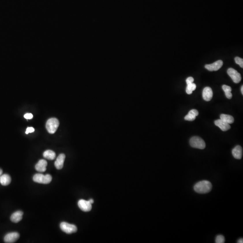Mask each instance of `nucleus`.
I'll return each instance as SVG.
<instances>
[{
    "label": "nucleus",
    "mask_w": 243,
    "mask_h": 243,
    "mask_svg": "<svg viewBox=\"0 0 243 243\" xmlns=\"http://www.w3.org/2000/svg\"><path fill=\"white\" fill-rule=\"evenodd\" d=\"M212 189V183L207 180H203L197 182L194 187L195 191L200 194H207L210 192Z\"/></svg>",
    "instance_id": "nucleus-1"
},
{
    "label": "nucleus",
    "mask_w": 243,
    "mask_h": 243,
    "mask_svg": "<svg viewBox=\"0 0 243 243\" xmlns=\"http://www.w3.org/2000/svg\"><path fill=\"white\" fill-rule=\"evenodd\" d=\"M59 125V121L57 119L51 118L47 120L46 127L49 133L54 134L57 130Z\"/></svg>",
    "instance_id": "nucleus-2"
},
{
    "label": "nucleus",
    "mask_w": 243,
    "mask_h": 243,
    "mask_svg": "<svg viewBox=\"0 0 243 243\" xmlns=\"http://www.w3.org/2000/svg\"><path fill=\"white\" fill-rule=\"evenodd\" d=\"M52 177L50 174L44 175L42 174L38 173L36 174L33 177L34 182L40 184H49L52 181Z\"/></svg>",
    "instance_id": "nucleus-3"
},
{
    "label": "nucleus",
    "mask_w": 243,
    "mask_h": 243,
    "mask_svg": "<svg viewBox=\"0 0 243 243\" xmlns=\"http://www.w3.org/2000/svg\"><path fill=\"white\" fill-rule=\"evenodd\" d=\"M190 146L193 148L204 149L205 148L206 144L204 141L199 137H193L190 141Z\"/></svg>",
    "instance_id": "nucleus-4"
},
{
    "label": "nucleus",
    "mask_w": 243,
    "mask_h": 243,
    "mask_svg": "<svg viewBox=\"0 0 243 243\" xmlns=\"http://www.w3.org/2000/svg\"><path fill=\"white\" fill-rule=\"evenodd\" d=\"M61 230L68 234H71L77 232V227L75 225L68 223L66 222H62L60 224Z\"/></svg>",
    "instance_id": "nucleus-5"
},
{
    "label": "nucleus",
    "mask_w": 243,
    "mask_h": 243,
    "mask_svg": "<svg viewBox=\"0 0 243 243\" xmlns=\"http://www.w3.org/2000/svg\"><path fill=\"white\" fill-rule=\"evenodd\" d=\"M227 74L235 83H238L241 81V75L236 70L232 68H229L227 70Z\"/></svg>",
    "instance_id": "nucleus-6"
},
{
    "label": "nucleus",
    "mask_w": 243,
    "mask_h": 243,
    "mask_svg": "<svg viewBox=\"0 0 243 243\" xmlns=\"http://www.w3.org/2000/svg\"><path fill=\"white\" fill-rule=\"evenodd\" d=\"M78 206L80 210L84 212H89L91 210L92 208L91 204L89 202V201L80 199L78 202Z\"/></svg>",
    "instance_id": "nucleus-7"
},
{
    "label": "nucleus",
    "mask_w": 243,
    "mask_h": 243,
    "mask_svg": "<svg viewBox=\"0 0 243 243\" xmlns=\"http://www.w3.org/2000/svg\"><path fill=\"white\" fill-rule=\"evenodd\" d=\"M20 237V234L17 232H13L8 233L4 237L5 243H12L16 242Z\"/></svg>",
    "instance_id": "nucleus-8"
},
{
    "label": "nucleus",
    "mask_w": 243,
    "mask_h": 243,
    "mask_svg": "<svg viewBox=\"0 0 243 243\" xmlns=\"http://www.w3.org/2000/svg\"><path fill=\"white\" fill-rule=\"evenodd\" d=\"M223 63L222 60H219L212 64H206L205 66V68L210 71H218L222 67Z\"/></svg>",
    "instance_id": "nucleus-9"
},
{
    "label": "nucleus",
    "mask_w": 243,
    "mask_h": 243,
    "mask_svg": "<svg viewBox=\"0 0 243 243\" xmlns=\"http://www.w3.org/2000/svg\"><path fill=\"white\" fill-rule=\"evenodd\" d=\"M213 96V92L210 87H206L203 91V98L204 100L210 101Z\"/></svg>",
    "instance_id": "nucleus-10"
},
{
    "label": "nucleus",
    "mask_w": 243,
    "mask_h": 243,
    "mask_svg": "<svg viewBox=\"0 0 243 243\" xmlns=\"http://www.w3.org/2000/svg\"><path fill=\"white\" fill-rule=\"evenodd\" d=\"M47 162L44 159H41L35 166V169L38 172L40 173L45 172L46 169Z\"/></svg>",
    "instance_id": "nucleus-11"
},
{
    "label": "nucleus",
    "mask_w": 243,
    "mask_h": 243,
    "mask_svg": "<svg viewBox=\"0 0 243 243\" xmlns=\"http://www.w3.org/2000/svg\"><path fill=\"white\" fill-rule=\"evenodd\" d=\"M66 158V155L63 154H59L56 159L55 162V168L58 170L61 169L63 168V164H64V160Z\"/></svg>",
    "instance_id": "nucleus-12"
},
{
    "label": "nucleus",
    "mask_w": 243,
    "mask_h": 243,
    "mask_svg": "<svg viewBox=\"0 0 243 243\" xmlns=\"http://www.w3.org/2000/svg\"><path fill=\"white\" fill-rule=\"evenodd\" d=\"M215 124L221 130L224 132L228 131L231 128V126L229 124L226 123L221 119H218L216 120L214 122Z\"/></svg>",
    "instance_id": "nucleus-13"
},
{
    "label": "nucleus",
    "mask_w": 243,
    "mask_h": 243,
    "mask_svg": "<svg viewBox=\"0 0 243 243\" xmlns=\"http://www.w3.org/2000/svg\"><path fill=\"white\" fill-rule=\"evenodd\" d=\"M232 154L235 158L240 159L243 155V149L240 145H237L232 149Z\"/></svg>",
    "instance_id": "nucleus-14"
},
{
    "label": "nucleus",
    "mask_w": 243,
    "mask_h": 243,
    "mask_svg": "<svg viewBox=\"0 0 243 243\" xmlns=\"http://www.w3.org/2000/svg\"><path fill=\"white\" fill-rule=\"evenodd\" d=\"M23 215V212L21 211H18L11 215L10 220L13 223H18L22 219Z\"/></svg>",
    "instance_id": "nucleus-15"
},
{
    "label": "nucleus",
    "mask_w": 243,
    "mask_h": 243,
    "mask_svg": "<svg viewBox=\"0 0 243 243\" xmlns=\"http://www.w3.org/2000/svg\"><path fill=\"white\" fill-rule=\"evenodd\" d=\"M199 115V112L196 109H192L188 113V115L185 117V120L189 121H193L195 119L196 117Z\"/></svg>",
    "instance_id": "nucleus-16"
},
{
    "label": "nucleus",
    "mask_w": 243,
    "mask_h": 243,
    "mask_svg": "<svg viewBox=\"0 0 243 243\" xmlns=\"http://www.w3.org/2000/svg\"><path fill=\"white\" fill-rule=\"evenodd\" d=\"M11 181V177L9 175L5 174L2 175L0 177V183L2 186H6L9 185Z\"/></svg>",
    "instance_id": "nucleus-17"
},
{
    "label": "nucleus",
    "mask_w": 243,
    "mask_h": 243,
    "mask_svg": "<svg viewBox=\"0 0 243 243\" xmlns=\"http://www.w3.org/2000/svg\"><path fill=\"white\" fill-rule=\"evenodd\" d=\"M220 119L229 124H233L234 122V118L233 116L225 114H222L220 115Z\"/></svg>",
    "instance_id": "nucleus-18"
},
{
    "label": "nucleus",
    "mask_w": 243,
    "mask_h": 243,
    "mask_svg": "<svg viewBox=\"0 0 243 243\" xmlns=\"http://www.w3.org/2000/svg\"><path fill=\"white\" fill-rule=\"evenodd\" d=\"M43 157L49 160H54L56 156L55 152L51 150H47L43 153Z\"/></svg>",
    "instance_id": "nucleus-19"
},
{
    "label": "nucleus",
    "mask_w": 243,
    "mask_h": 243,
    "mask_svg": "<svg viewBox=\"0 0 243 243\" xmlns=\"http://www.w3.org/2000/svg\"><path fill=\"white\" fill-rule=\"evenodd\" d=\"M223 90L225 92V95L226 97L229 99H231L232 97V93H231V88L229 86H227V85H224L222 87Z\"/></svg>",
    "instance_id": "nucleus-20"
},
{
    "label": "nucleus",
    "mask_w": 243,
    "mask_h": 243,
    "mask_svg": "<svg viewBox=\"0 0 243 243\" xmlns=\"http://www.w3.org/2000/svg\"><path fill=\"white\" fill-rule=\"evenodd\" d=\"M196 88V85L193 83L190 84H187V87L186 88V92L188 95H190L192 94L193 91H195Z\"/></svg>",
    "instance_id": "nucleus-21"
},
{
    "label": "nucleus",
    "mask_w": 243,
    "mask_h": 243,
    "mask_svg": "<svg viewBox=\"0 0 243 243\" xmlns=\"http://www.w3.org/2000/svg\"><path fill=\"white\" fill-rule=\"evenodd\" d=\"M225 237L223 235H218L216 237L215 242L216 243H225Z\"/></svg>",
    "instance_id": "nucleus-22"
},
{
    "label": "nucleus",
    "mask_w": 243,
    "mask_h": 243,
    "mask_svg": "<svg viewBox=\"0 0 243 243\" xmlns=\"http://www.w3.org/2000/svg\"><path fill=\"white\" fill-rule=\"evenodd\" d=\"M235 61L237 64H239L240 67L243 68V59L240 58L239 57H236L235 58Z\"/></svg>",
    "instance_id": "nucleus-23"
},
{
    "label": "nucleus",
    "mask_w": 243,
    "mask_h": 243,
    "mask_svg": "<svg viewBox=\"0 0 243 243\" xmlns=\"http://www.w3.org/2000/svg\"><path fill=\"white\" fill-rule=\"evenodd\" d=\"M24 117L27 119H33V115L32 113H27L25 115Z\"/></svg>",
    "instance_id": "nucleus-24"
},
{
    "label": "nucleus",
    "mask_w": 243,
    "mask_h": 243,
    "mask_svg": "<svg viewBox=\"0 0 243 243\" xmlns=\"http://www.w3.org/2000/svg\"><path fill=\"white\" fill-rule=\"evenodd\" d=\"M34 131H35V129L33 128H32V127H29L27 128L26 134H29V133L33 132H34Z\"/></svg>",
    "instance_id": "nucleus-25"
},
{
    "label": "nucleus",
    "mask_w": 243,
    "mask_h": 243,
    "mask_svg": "<svg viewBox=\"0 0 243 243\" xmlns=\"http://www.w3.org/2000/svg\"><path fill=\"white\" fill-rule=\"evenodd\" d=\"M194 79L192 77H189V78H187L186 80V83L187 84H190V83H193L194 82Z\"/></svg>",
    "instance_id": "nucleus-26"
},
{
    "label": "nucleus",
    "mask_w": 243,
    "mask_h": 243,
    "mask_svg": "<svg viewBox=\"0 0 243 243\" xmlns=\"http://www.w3.org/2000/svg\"><path fill=\"white\" fill-rule=\"evenodd\" d=\"M237 243H243V238H240V239H239V240H238V241H237Z\"/></svg>",
    "instance_id": "nucleus-27"
},
{
    "label": "nucleus",
    "mask_w": 243,
    "mask_h": 243,
    "mask_svg": "<svg viewBox=\"0 0 243 243\" xmlns=\"http://www.w3.org/2000/svg\"><path fill=\"white\" fill-rule=\"evenodd\" d=\"M89 202L91 203V204H92V203H94V200L93 199H90V200H89Z\"/></svg>",
    "instance_id": "nucleus-28"
},
{
    "label": "nucleus",
    "mask_w": 243,
    "mask_h": 243,
    "mask_svg": "<svg viewBox=\"0 0 243 243\" xmlns=\"http://www.w3.org/2000/svg\"><path fill=\"white\" fill-rule=\"evenodd\" d=\"M2 173H3V171H2V170L1 169H0V177L2 175Z\"/></svg>",
    "instance_id": "nucleus-29"
},
{
    "label": "nucleus",
    "mask_w": 243,
    "mask_h": 243,
    "mask_svg": "<svg viewBox=\"0 0 243 243\" xmlns=\"http://www.w3.org/2000/svg\"><path fill=\"white\" fill-rule=\"evenodd\" d=\"M241 93H242V95H243V86H242V87H241Z\"/></svg>",
    "instance_id": "nucleus-30"
}]
</instances>
